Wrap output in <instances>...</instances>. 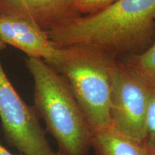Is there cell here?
<instances>
[{
	"mask_svg": "<svg viewBox=\"0 0 155 155\" xmlns=\"http://www.w3.org/2000/svg\"><path fill=\"white\" fill-rule=\"evenodd\" d=\"M155 0H116L94 15L78 17L46 32L58 48L87 45L106 53L138 49L154 33Z\"/></svg>",
	"mask_w": 155,
	"mask_h": 155,
	"instance_id": "6da1fadb",
	"label": "cell"
},
{
	"mask_svg": "<svg viewBox=\"0 0 155 155\" xmlns=\"http://www.w3.org/2000/svg\"><path fill=\"white\" fill-rule=\"evenodd\" d=\"M34 81L33 107L63 155H88L93 131L67 81L42 59L28 58Z\"/></svg>",
	"mask_w": 155,
	"mask_h": 155,
	"instance_id": "7a4b0ae2",
	"label": "cell"
},
{
	"mask_svg": "<svg viewBox=\"0 0 155 155\" xmlns=\"http://www.w3.org/2000/svg\"><path fill=\"white\" fill-rule=\"evenodd\" d=\"M59 49L57 57L48 64L67 81L93 134L110 127L113 56L87 45H73Z\"/></svg>",
	"mask_w": 155,
	"mask_h": 155,
	"instance_id": "3957f363",
	"label": "cell"
},
{
	"mask_svg": "<svg viewBox=\"0 0 155 155\" xmlns=\"http://www.w3.org/2000/svg\"><path fill=\"white\" fill-rule=\"evenodd\" d=\"M6 44L0 40V55ZM0 120L5 140L22 155H51L54 152L33 106L28 105L4 71L0 58Z\"/></svg>",
	"mask_w": 155,
	"mask_h": 155,
	"instance_id": "277c9868",
	"label": "cell"
},
{
	"mask_svg": "<svg viewBox=\"0 0 155 155\" xmlns=\"http://www.w3.org/2000/svg\"><path fill=\"white\" fill-rule=\"evenodd\" d=\"M110 127L141 142L152 88L115 60L111 67Z\"/></svg>",
	"mask_w": 155,
	"mask_h": 155,
	"instance_id": "5b68a950",
	"label": "cell"
},
{
	"mask_svg": "<svg viewBox=\"0 0 155 155\" xmlns=\"http://www.w3.org/2000/svg\"><path fill=\"white\" fill-rule=\"evenodd\" d=\"M0 40L20 50L29 58H40L47 63L59 53L60 49L45 31L7 0H0Z\"/></svg>",
	"mask_w": 155,
	"mask_h": 155,
	"instance_id": "8992f818",
	"label": "cell"
},
{
	"mask_svg": "<svg viewBox=\"0 0 155 155\" xmlns=\"http://www.w3.org/2000/svg\"><path fill=\"white\" fill-rule=\"evenodd\" d=\"M45 32L71 19L80 17L75 0H7Z\"/></svg>",
	"mask_w": 155,
	"mask_h": 155,
	"instance_id": "52a82bcc",
	"label": "cell"
},
{
	"mask_svg": "<svg viewBox=\"0 0 155 155\" xmlns=\"http://www.w3.org/2000/svg\"><path fill=\"white\" fill-rule=\"evenodd\" d=\"M91 148L94 155H153L144 142L111 127L94 132Z\"/></svg>",
	"mask_w": 155,
	"mask_h": 155,
	"instance_id": "ba28073f",
	"label": "cell"
},
{
	"mask_svg": "<svg viewBox=\"0 0 155 155\" xmlns=\"http://www.w3.org/2000/svg\"><path fill=\"white\" fill-rule=\"evenodd\" d=\"M121 63L129 73L155 89V41L144 52L133 55Z\"/></svg>",
	"mask_w": 155,
	"mask_h": 155,
	"instance_id": "9c48e42d",
	"label": "cell"
},
{
	"mask_svg": "<svg viewBox=\"0 0 155 155\" xmlns=\"http://www.w3.org/2000/svg\"><path fill=\"white\" fill-rule=\"evenodd\" d=\"M144 143L152 154L155 153V89L152 88L147 109Z\"/></svg>",
	"mask_w": 155,
	"mask_h": 155,
	"instance_id": "30bf717a",
	"label": "cell"
},
{
	"mask_svg": "<svg viewBox=\"0 0 155 155\" xmlns=\"http://www.w3.org/2000/svg\"><path fill=\"white\" fill-rule=\"evenodd\" d=\"M116 0H75L77 10L80 15H94L107 8Z\"/></svg>",
	"mask_w": 155,
	"mask_h": 155,
	"instance_id": "8fae6325",
	"label": "cell"
},
{
	"mask_svg": "<svg viewBox=\"0 0 155 155\" xmlns=\"http://www.w3.org/2000/svg\"><path fill=\"white\" fill-rule=\"evenodd\" d=\"M0 155H17V154H13V153L10 152L7 148H5V147H4L1 143H0ZM18 155H22V154H20Z\"/></svg>",
	"mask_w": 155,
	"mask_h": 155,
	"instance_id": "7c38bea8",
	"label": "cell"
},
{
	"mask_svg": "<svg viewBox=\"0 0 155 155\" xmlns=\"http://www.w3.org/2000/svg\"><path fill=\"white\" fill-rule=\"evenodd\" d=\"M51 155H63V154H61V152H54L53 154H51Z\"/></svg>",
	"mask_w": 155,
	"mask_h": 155,
	"instance_id": "4fadbf2b",
	"label": "cell"
},
{
	"mask_svg": "<svg viewBox=\"0 0 155 155\" xmlns=\"http://www.w3.org/2000/svg\"><path fill=\"white\" fill-rule=\"evenodd\" d=\"M12 1H13V2H18L19 0H12Z\"/></svg>",
	"mask_w": 155,
	"mask_h": 155,
	"instance_id": "5bb4252c",
	"label": "cell"
},
{
	"mask_svg": "<svg viewBox=\"0 0 155 155\" xmlns=\"http://www.w3.org/2000/svg\"><path fill=\"white\" fill-rule=\"evenodd\" d=\"M153 155H155V153H154V154H153Z\"/></svg>",
	"mask_w": 155,
	"mask_h": 155,
	"instance_id": "9a60e30c",
	"label": "cell"
}]
</instances>
